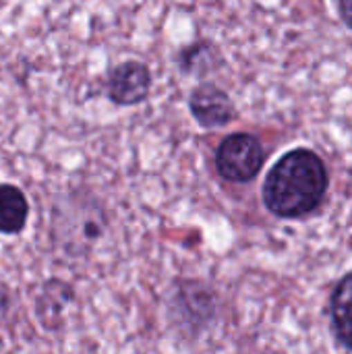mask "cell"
Wrapping results in <instances>:
<instances>
[{
	"instance_id": "obj_2",
	"label": "cell",
	"mask_w": 352,
	"mask_h": 354,
	"mask_svg": "<svg viewBox=\"0 0 352 354\" xmlns=\"http://www.w3.org/2000/svg\"><path fill=\"white\" fill-rule=\"evenodd\" d=\"M263 166V147L257 137L249 133H234L226 137L216 153V168L222 178L230 183H249Z\"/></svg>"
},
{
	"instance_id": "obj_1",
	"label": "cell",
	"mask_w": 352,
	"mask_h": 354,
	"mask_svg": "<svg viewBox=\"0 0 352 354\" xmlns=\"http://www.w3.org/2000/svg\"><path fill=\"white\" fill-rule=\"evenodd\" d=\"M328 189L326 166L309 149L288 151L268 174L263 203L280 218H303L313 212Z\"/></svg>"
},
{
	"instance_id": "obj_6",
	"label": "cell",
	"mask_w": 352,
	"mask_h": 354,
	"mask_svg": "<svg viewBox=\"0 0 352 354\" xmlns=\"http://www.w3.org/2000/svg\"><path fill=\"white\" fill-rule=\"evenodd\" d=\"M332 319L336 338L352 351V274H349L332 297Z\"/></svg>"
},
{
	"instance_id": "obj_7",
	"label": "cell",
	"mask_w": 352,
	"mask_h": 354,
	"mask_svg": "<svg viewBox=\"0 0 352 354\" xmlns=\"http://www.w3.org/2000/svg\"><path fill=\"white\" fill-rule=\"evenodd\" d=\"M340 15L344 23L352 27V0H340Z\"/></svg>"
},
{
	"instance_id": "obj_4",
	"label": "cell",
	"mask_w": 352,
	"mask_h": 354,
	"mask_svg": "<svg viewBox=\"0 0 352 354\" xmlns=\"http://www.w3.org/2000/svg\"><path fill=\"white\" fill-rule=\"evenodd\" d=\"M189 106L197 122L203 127H220L234 116L230 97L216 85L197 87L189 100Z\"/></svg>"
},
{
	"instance_id": "obj_5",
	"label": "cell",
	"mask_w": 352,
	"mask_h": 354,
	"mask_svg": "<svg viewBox=\"0 0 352 354\" xmlns=\"http://www.w3.org/2000/svg\"><path fill=\"white\" fill-rule=\"evenodd\" d=\"M29 203L15 185H0V232L17 234L25 228Z\"/></svg>"
},
{
	"instance_id": "obj_3",
	"label": "cell",
	"mask_w": 352,
	"mask_h": 354,
	"mask_svg": "<svg viewBox=\"0 0 352 354\" xmlns=\"http://www.w3.org/2000/svg\"><path fill=\"white\" fill-rule=\"evenodd\" d=\"M151 87V75L145 64L137 60L122 62L116 66L108 81L110 100L118 106H133L147 97Z\"/></svg>"
}]
</instances>
